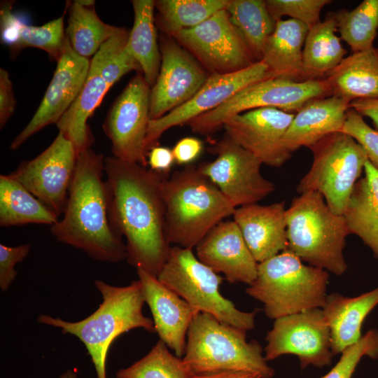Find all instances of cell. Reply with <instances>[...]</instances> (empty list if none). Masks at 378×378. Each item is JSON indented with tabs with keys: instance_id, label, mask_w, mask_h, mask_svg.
<instances>
[{
	"instance_id": "f546056e",
	"label": "cell",
	"mask_w": 378,
	"mask_h": 378,
	"mask_svg": "<svg viewBox=\"0 0 378 378\" xmlns=\"http://www.w3.org/2000/svg\"><path fill=\"white\" fill-rule=\"evenodd\" d=\"M132 5L134 18L127 48L139 64L144 78L151 88L161 65L154 15L155 1L132 0Z\"/></svg>"
},
{
	"instance_id": "5b68a950",
	"label": "cell",
	"mask_w": 378,
	"mask_h": 378,
	"mask_svg": "<svg viewBox=\"0 0 378 378\" xmlns=\"http://www.w3.org/2000/svg\"><path fill=\"white\" fill-rule=\"evenodd\" d=\"M286 222L287 249L309 265L338 276L346 272L343 251L350 232L344 216L333 213L321 193L293 197Z\"/></svg>"
},
{
	"instance_id": "8992f818",
	"label": "cell",
	"mask_w": 378,
	"mask_h": 378,
	"mask_svg": "<svg viewBox=\"0 0 378 378\" xmlns=\"http://www.w3.org/2000/svg\"><path fill=\"white\" fill-rule=\"evenodd\" d=\"M328 272L302 261L288 249L258 263L255 279L246 293L263 304L270 319L323 308Z\"/></svg>"
},
{
	"instance_id": "60d3db41",
	"label": "cell",
	"mask_w": 378,
	"mask_h": 378,
	"mask_svg": "<svg viewBox=\"0 0 378 378\" xmlns=\"http://www.w3.org/2000/svg\"><path fill=\"white\" fill-rule=\"evenodd\" d=\"M342 132L350 135L362 146L369 162L378 169V132L367 124L363 116L349 108Z\"/></svg>"
},
{
	"instance_id": "7a4b0ae2",
	"label": "cell",
	"mask_w": 378,
	"mask_h": 378,
	"mask_svg": "<svg viewBox=\"0 0 378 378\" xmlns=\"http://www.w3.org/2000/svg\"><path fill=\"white\" fill-rule=\"evenodd\" d=\"M104 161L102 154L90 148L78 153L64 216L50 231L59 242L96 260L118 262L127 258V252L109 223Z\"/></svg>"
},
{
	"instance_id": "4fadbf2b",
	"label": "cell",
	"mask_w": 378,
	"mask_h": 378,
	"mask_svg": "<svg viewBox=\"0 0 378 378\" xmlns=\"http://www.w3.org/2000/svg\"><path fill=\"white\" fill-rule=\"evenodd\" d=\"M150 88L138 73L115 100L103 124L113 157L144 167L148 165L145 142L150 120Z\"/></svg>"
},
{
	"instance_id": "603a6c76",
	"label": "cell",
	"mask_w": 378,
	"mask_h": 378,
	"mask_svg": "<svg viewBox=\"0 0 378 378\" xmlns=\"http://www.w3.org/2000/svg\"><path fill=\"white\" fill-rule=\"evenodd\" d=\"M349 108V102L332 95L309 101L295 113L284 139L285 147L292 153L342 132Z\"/></svg>"
},
{
	"instance_id": "ac0fdd59",
	"label": "cell",
	"mask_w": 378,
	"mask_h": 378,
	"mask_svg": "<svg viewBox=\"0 0 378 378\" xmlns=\"http://www.w3.org/2000/svg\"><path fill=\"white\" fill-rule=\"evenodd\" d=\"M294 115L276 108H255L228 118L223 128L262 164L280 167L291 158L284 139Z\"/></svg>"
},
{
	"instance_id": "30bf717a",
	"label": "cell",
	"mask_w": 378,
	"mask_h": 378,
	"mask_svg": "<svg viewBox=\"0 0 378 378\" xmlns=\"http://www.w3.org/2000/svg\"><path fill=\"white\" fill-rule=\"evenodd\" d=\"M330 96L332 92L326 78L295 81L272 77L247 86L187 125L194 133L211 134L223 127L228 118L247 111L270 107L295 113L309 101Z\"/></svg>"
},
{
	"instance_id": "277c9868",
	"label": "cell",
	"mask_w": 378,
	"mask_h": 378,
	"mask_svg": "<svg viewBox=\"0 0 378 378\" xmlns=\"http://www.w3.org/2000/svg\"><path fill=\"white\" fill-rule=\"evenodd\" d=\"M165 237L171 246L193 248L236 207L197 166L188 164L161 183Z\"/></svg>"
},
{
	"instance_id": "5bb4252c",
	"label": "cell",
	"mask_w": 378,
	"mask_h": 378,
	"mask_svg": "<svg viewBox=\"0 0 378 378\" xmlns=\"http://www.w3.org/2000/svg\"><path fill=\"white\" fill-rule=\"evenodd\" d=\"M265 340L267 361L293 354L302 370L310 365L322 368L332 363L330 331L321 308L276 318Z\"/></svg>"
},
{
	"instance_id": "2e32d148",
	"label": "cell",
	"mask_w": 378,
	"mask_h": 378,
	"mask_svg": "<svg viewBox=\"0 0 378 378\" xmlns=\"http://www.w3.org/2000/svg\"><path fill=\"white\" fill-rule=\"evenodd\" d=\"M161 65L150 88V120L160 118L183 105L199 91L210 74L173 37L160 39Z\"/></svg>"
},
{
	"instance_id": "7dc6e473",
	"label": "cell",
	"mask_w": 378,
	"mask_h": 378,
	"mask_svg": "<svg viewBox=\"0 0 378 378\" xmlns=\"http://www.w3.org/2000/svg\"><path fill=\"white\" fill-rule=\"evenodd\" d=\"M194 378H262V377L255 372L227 371L207 374H195Z\"/></svg>"
},
{
	"instance_id": "cb8c5ba5",
	"label": "cell",
	"mask_w": 378,
	"mask_h": 378,
	"mask_svg": "<svg viewBox=\"0 0 378 378\" xmlns=\"http://www.w3.org/2000/svg\"><path fill=\"white\" fill-rule=\"evenodd\" d=\"M377 304L378 287L352 298L337 293L327 295L322 310L330 328L333 355L342 354L360 339L362 324Z\"/></svg>"
},
{
	"instance_id": "9a60e30c",
	"label": "cell",
	"mask_w": 378,
	"mask_h": 378,
	"mask_svg": "<svg viewBox=\"0 0 378 378\" xmlns=\"http://www.w3.org/2000/svg\"><path fill=\"white\" fill-rule=\"evenodd\" d=\"M78 152L62 132L35 158L22 162L9 175L57 216L64 214Z\"/></svg>"
},
{
	"instance_id": "d590c367",
	"label": "cell",
	"mask_w": 378,
	"mask_h": 378,
	"mask_svg": "<svg viewBox=\"0 0 378 378\" xmlns=\"http://www.w3.org/2000/svg\"><path fill=\"white\" fill-rule=\"evenodd\" d=\"M182 358L173 355L162 340L131 365L116 372V378H194Z\"/></svg>"
},
{
	"instance_id": "f6af8a7d",
	"label": "cell",
	"mask_w": 378,
	"mask_h": 378,
	"mask_svg": "<svg viewBox=\"0 0 378 378\" xmlns=\"http://www.w3.org/2000/svg\"><path fill=\"white\" fill-rule=\"evenodd\" d=\"M175 162L172 149L160 146L151 148L147 153V164L150 169L164 175H168Z\"/></svg>"
},
{
	"instance_id": "74e56055",
	"label": "cell",
	"mask_w": 378,
	"mask_h": 378,
	"mask_svg": "<svg viewBox=\"0 0 378 378\" xmlns=\"http://www.w3.org/2000/svg\"><path fill=\"white\" fill-rule=\"evenodd\" d=\"M66 40L63 16L41 26L28 25L21 22L17 40L10 49L15 52L24 48H38L57 61Z\"/></svg>"
},
{
	"instance_id": "f35d334b",
	"label": "cell",
	"mask_w": 378,
	"mask_h": 378,
	"mask_svg": "<svg viewBox=\"0 0 378 378\" xmlns=\"http://www.w3.org/2000/svg\"><path fill=\"white\" fill-rule=\"evenodd\" d=\"M363 356L378 358V330L372 329L342 352L337 364L321 378H351Z\"/></svg>"
},
{
	"instance_id": "d4e9b609",
	"label": "cell",
	"mask_w": 378,
	"mask_h": 378,
	"mask_svg": "<svg viewBox=\"0 0 378 378\" xmlns=\"http://www.w3.org/2000/svg\"><path fill=\"white\" fill-rule=\"evenodd\" d=\"M326 79L332 95L349 103L378 99V48L344 57Z\"/></svg>"
},
{
	"instance_id": "8d00e7d4",
	"label": "cell",
	"mask_w": 378,
	"mask_h": 378,
	"mask_svg": "<svg viewBox=\"0 0 378 378\" xmlns=\"http://www.w3.org/2000/svg\"><path fill=\"white\" fill-rule=\"evenodd\" d=\"M129 34L124 29L105 42L90 60V67L111 87L132 71L141 74L139 64L127 48Z\"/></svg>"
},
{
	"instance_id": "ba28073f",
	"label": "cell",
	"mask_w": 378,
	"mask_h": 378,
	"mask_svg": "<svg viewBox=\"0 0 378 378\" xmlns=\"http://www.w3.org/2000/svg\"><path fill=\"white\" fill-rule=\"evenodd\" d=\"M157 277L198 312L246 331L254 328L258 309L240 311L224 298L219 292L223 278L202 263L192 248L171 246Z\"/></svg>"
},
{
	"instance_id": "9c48e42d",
	"label": "cell",
	"mask_w": 378,
	"mask_h": 378,
	"mask_svg": "<svg viewBox=\"0 0 378 378\" xmlns=\"http://www.w3.org/2000/svg\"><path fill=\"white\" fill-rule=\"evenodd\" d=\"M312 166L300 179L296 191L321 193L330 210L343 215L366 162L365 150L343 132L332 133L309 148Z\"/></svg>"
},
{
	"instance_id": "836d02e7",
	"label": "cell",
	"mask_w": 378,
	"mask_h": 378,
	"mask_svg": "<svg viewBox=\"0 0 378 378\" xmlns=\"http://www.w3.org/2000/svg\"><path fill=\"white\" fill-rule=\"evenodd\" d=\"M229 0H158L155 22L167 36L199 25L214 13L225 9Z\"/></svg>"
},
{
	"instance_id": "e575fe53",
	"label": "cell",
	"mask_w": 378,
	"mask_h": 378,
	"mask_svg": "<svg viewBox=\"0 0 378 378\" xmlns=\"http://www.w3.org/2000/svg\"><path fill=\"white\" fill-rule=\"evenodd\" d=\"M337 31L352 53L369 50L378 29V0H364L351 11L334 14Z\"/></svg>"
},
{
	"instance_id": "ffe728a7",
	"label": "cell",
	"mask_w": 378,
	"mask_h": 378,
	"mask_svg": "<svg viewBox=\"0 0 378 378\" xmlns=\"http://www.w3.org/2000/svg\"><path fill=\"white\" fill-rule=\"evenodd\" d=\"M195 248L202 263L231 283L250 285L257 276L258 263L234 220L219 223Z\"/></svg>"
},
{
	"instance_id": "8fae6325",
	"label": "cell",
	"mask_w": 378,
	"mask_h": 378,
	"mask_svg": "<svg viewBox=\"0 0 378 378\" xmlns=\"http://www.w3.org/2000/svg\"><path fill=\"white\" fill-rule=\"evenodd\" d=\"M216 155L197 166L235 206L258 203L275 190L260 172L262 163L226 133L208 148Z\"/></svg>"
},
{
	"instance_id": "1f68e13d",
	"label": "cell",
	"mask_w": 378,
	"mask_h": 378,
	"mask_svg": "<svg viewBox=\"0 0 378 378\" xmlns=\"http://www.w3.org/2000/svg\"><path fill=\"white\" fill-rule=\"evenodd\" d=\"M124 29L104 22L94 6H84L78 0L70 4L65 34L73 50L83 57H93L105 42Z\"/></svg>"
},
{
	"instance_id": "3957f363",
	"label": "cell",
	"mask_w": 378,
	"mask_h": 378,
	"mask_svg": "<svg viewBox=\"0 0 378 378\" xmlns=\"http://www.w3.org/2000/svg\"><path fill=\"white\" fill-rule=\"evenodd\" d=\"M94 284L102 302L90 316L80 321H68L41 314L37 321L79 339L91 358L97 378H106L107 354L118 337L135 328L150 332L155 330L153 320L143 313L145 300L139 279L125 286H113L100 279L94 280Z\"/></svg>"
},
{
	"instance_id": "d6a6232c",
	"label": "cell",
	"mask_w": 378,
	"mask_h": 378,
	"mask_svg": "<svg viewBox=\"0 0 378 378\" xmlns=\"http://www.w3.org/2000/svg\"><path fill=\"white\" fill-rule=\"evenodd\" d=\"M225 9L255 61H262L267 41L276 22L270 15L265 1L229 0Z\"/></svg>"
},
{
	"instance_id": "83f0119b",
	"label": "cell",
	"mask_w": 378,
	"mask_h": 378,
	"mask_svg": "<svg viewBox=\"0 0 378 378\" xmlns=\"http://www.w3.org/2000/svg\"><path fill=\"white\" fill-rule=\"evenodd\" d=\"M110 88L100 74L90 66L79 94L56 123L59 132L73 143L78 153L90 148L93 144L88 120Z\"/></svg>"
},
{
	"instance_id": "d6986e66",
	"label": "cell",
	"mask_w": 378,
	"mask_h": 378,
	"mask_svg": "<svg viewBox=\"0 0 378 378\" xmlns=\"http://www.w3.org/2000/svg\"><path fill=\"white\" fill-rule=\"evenodd\" d=\"M90 65V61L78 55L66 38L53 76L38 108L11 142L10 149H17L41 129L57 122L79 94L87 78Z\"/></svg>"
},
{
	"instance_id": "7402d4cb",
	"label": "cell",
	"mask_w": 378,
	"mask_h": 378,
	"mask_svg": "<svg viewBox=\"0 0 378 378\" xmlns=\"http://www.w3.org/2000/svg\"><path fill=\"white\" fill-rule=\"evenodd\" d=\"M286 211L285 201L236 208L233 220L258 263L287 249Z\"/></svg>"
},
{
	"instance_id": "7c38bea8",
	"label": "cell",
	"mask_w": 378,
	"mask_h": 378,
	"mask_svg": "<svg viewBox=\"0 0 378 378\" xmlns=\"http://www.w3.org/2000/svg\"><path fill=\"white\" fill-rule=\"evenodd\" d=\"M172 37L210 75L237 72L257 62L226 9Z\"/></svg>"
},
{
	"instance_id": "ab89813d",
	"label": "cell",
	"mask_w": 378,
	"mask_h": 378,
	"mask_svg": "<svg viewBox=\"0 0 378 378\" xmlns=\"http://www.w3.org/2000/svg\"><path fill=\"white\" fill-rule=\"evenodd\" d=\"M330 2L329 0H265L267 8L276 22L283 16H289L309 28L321 22V11Z\"/></svg>"
},
{
	"instance_id": "681fc988",
	"label": "cell",
	"mask_w": 378,
	"mask_h": 378,
	"mask_svg": "<svg viewBox=\"0 0 378 378\" xmlns=\"http://www.w3.org/2000/svg\"><path fill=\"white\" fill-rule=\"evenodd\" d=\"M78 2L84 6L92 7L94 6V1L93 0H78Z\"/></svg>"
},
{
	"instance_id": "4dcf8cb0",
	"label": "cell",
	"mask_w": 378,
	"mask_h": 378,
	"mask_svg": "<svg viewBox=\"0 0 378 378\" xmlns=\"http://www.w3.org/2000/svg\"><path fill=\"white\" fill-rule=\"evenodd\" d=\"M58 218L52 210L9 174L0 176L1 227L29 223L52 226L57 223Z\"/></svg>"
},
{
	"instance_id": "484cf974",
	"label": "cell",
	"mask_w": 378,
	"mask_h": 378,
	"mask_svg": "<svg viewBox=\"0 0 378 378\" xmlns=\"http://www.w3.org/2000/svg\"><path fill=\"white\" fill-rule=\"evenodd\" d=\"M309 29L295 20L276 21L262 59L274 77L304 81L302 50Z\"/></svg>"
},
{
	"instance_id": "bcb514c9",
	"label": "cell",
	"mask_w": 378,
	"mask_h": 378,
	"mask_svg": "<svg viewBox=\"0 0 378 378\" xmlns=\"http://www.w3.org/2000/svg\"><path fill=\"white\" fill-rule=\"evenodd\" d=\"M350 108L371 119L378 129V99L354 100L350 103Z\"/></svg>"
},
{
	"instance_id": "f1b7e54d",
	"label": "cell",
	"mask_w": 378,
	"mask_h": 378,
	"mask_svg": "<svg viewBox=\"0 0 378 378\" xmlns=\"http://www.w3.org/2000/svg\"><path fill=\"white\" fill-rule=\"evenodd\" d=\"M337 31L334 14H329L324 21L309 28L302 50L304 80L328 76L343 60L347 51Z\"/></svg>"
},
{
	"instance_id": "52a82bcc",
	"label": "cell",
	"mask_w": 378,
	"mask_h": 378,
	"mask_svg": "<svg viewBox=\"0 0 378 378\" xmlns=\"http://www.w3.org/2000/svg\"><path fill=\"white\" fill-rule=\"evenodd\" d=\"M182 358L197 375L227 371L255 372L262 378L274 375L258 341L247 342L246 330L204 312L197 313L190 325Z\"/></svg>"
},
{
	"instance_id": "c3c4849f",
	"label": "cell",
	"mask_w": 378,
	"mask_h": 378,
	"mask_svg": "<svg viewBox=\"0 0 378 378\" xmlns=\"http://www.w3.org/2000/svg\"><path fill=\"white\" fill-rule=\"evenodd\" d=\"M59 378H78V374L76 370L69 369L62 374Z\"/></svg>"
},
{
	"instance_id": "e0dca14e",
	"label": "cell",
	"mask_w": 378,
	"mask_h": 378,
	"mask_svg": "<svg viewBox=\"0 0 378 378\" xmlns=\"http://www.w3.org/2000/svg\"><path fill=\"white\" fill-rule=\"evenodd\" d=\"M274 77L267 65L257 62L237 72L211 74L194 97L163 117L150 120L146 138V150L158 145L164 132L175 126L187 125L195 118L214 110L247 86Z\"/></svg>"
},
{
	"instance_id": "ee69618b",
	"label": "cell",
	"mask_w": 378,
	"mask_h": 378,
	"mask_svg": "<svg viewBox=\"0 0 378 378\" xmlns=\"http://www.w3.org/2000/svg\"><path fill=\"white\" fill-rule=\"evenodd\" d=\"M202 150V141L192 136L181 139L172 148L175 162L186 166L191 164L200 155Z\"/></svg>"
},
{
	"instance_id": "7bdbcfd3",
	"label": "cell",
	"mask_w": 378,
	"mask_h": 378,
	"mask_svg": "<svg viewBox=\"0 0 378 378\" xmlns=\"http://www.w3.org/2000/svg\"><path fill=\"white\" fill-rule=\"evenodd\" d=\"M15 108V99L9 74L0 69V127L2 129Z\"/></svg>"
},
{
	"instance_id": "44dd1931",
	"label": "cell",
	"mask_w": 378,
	"mask_h": 378,
	"mask_svg": "<svg viewBox=\"0 0 378 378\" xmlns=\"http://www.w3.org/2000/svg\"><path fill=\"white\" fill-rule=\"evenodd\" d=\"M137 275L160 340L172 349L176 356L183 358L188 330L198 312L161 283L156 276L140 269L137 270Z\"/></svg>"
},
{
	"instance_id": "4316f807",
	"label": "cell",
	"mask_w": 378,
	"mask_h": 378,
	"mask_svg": "<svg viewBox=\"0 0 378 378\" xmlns=\"http://www.w3.org/2000/svg\"><path fill=\"white\" fill-rule=\"evenodd\" d=\"M364 174L356 183L343 216L350 234L358 236L378 259V169L368 160Z\"/></svg>"
},
{
	"instance_id": "6da1fadb",
	"label": "cell",
	"mask_w": 378,
	"mask_h": 378,
	"mask_svg": "<svg viewBox=\"0 0 378 378\" xmlns=\"http://www.w3.org/2000/svg\"><path fill=\"white\" fill-rule=\"evenodd\" d=\"M108 218L112 230L126 239L128 262L158 276L171 246L164 233L162 181L168 177L141 164L105 158Z\"/></svg>"
},
{
	"instance_id": "b9f144b4",
	"label": "cell",
	"mask_w": 378,
	"mask_h": 378,
	"mask_svg": "<svg viewBox=\"0 0 378 378\" xmlns=\"http://www.w3.org/2000/svg\"><path fill=\"white\" fill-rule=\"evenodd\" d=\"M31 245L24 244L16 246L0 244V288L6 291L18 274L15 265L28 255Z\"/></svg>"
}]
</instances>
